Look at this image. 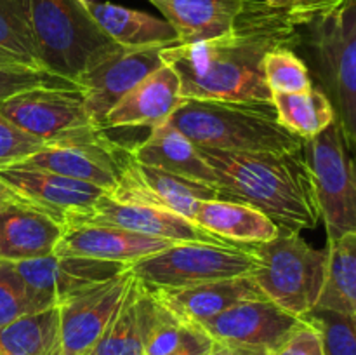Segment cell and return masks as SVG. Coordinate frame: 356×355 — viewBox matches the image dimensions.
<instances>
[{"instance_id": "1", "label": "cell", "mask_w": 356, "mask_h": 355, "mask_svg": "<svg viewBox=\"0 0 356 355\" xmlns=\"http://www.w3.org/2000/svg\"><path fill=\"white\" fill-rule=\"evenodd\" d=\"M323 10L282 9L264 0H245L226 33L163 47L162 61L179 77L184 100L271 103L264 58L275 49L301 45L302 26Z\"/></svg>"}, {"instance_id": "2", "label": "cell", "mask_w": 356, "mask_h": 355, "mask_svg": "<svg viewBox=\"0 0 356 355\" xmlns=\"http://www.w3.org/2000/svg\"><path fill=\"white\" fill-rule=\"evenodd\" d=\"M200 150L226 200L252 205L284 233H301L322 221L315 183L302 150L294 153Z\"/></svg>"}, {"instance_id": "3", "label": "cell", "mask_w": 356, "mask_h": 355, "mask_svg": "<svg viewBox=\"0 0 356 355\" xmlns=\"http://www.w3.org/2000/svg\"><path fill=\"white\" fill-rule=\"evenodd\" d=\"M167 122L200 148L243 153L302 150V139L278 124L273 103L183 100Z\"/></svg>"}, {"instance_id": "4", "label": "cell", "mask_w": 356, "mask_h": 355, "mask_svg": "<svg viewBox=\"0 0 356 355\" xmlns=\"http://www.w3.org/2000/svg\"><path fill=\"white\" fill-rule=\"evenodd\" d=\"M28 13L40 66L75 84L124 49L99 26L87 0H28Z\"/></svg>"}, {"instance_id": "5", "label": "cell", "mask_w": 356, "mask_h": 355, "mask_svg": "<svg viewBox=\"0 0 356 355\" xmlns=\"http://www.w3.org/2000/svg\"><path fill=\"white\" fill-rule=\"evenodd\" d=\"M318 77V87L336 111V122L356 153V0H337L301 30Z\"/></svg>"}, {"instance_id": "6", "label": "cell", "mask_w": 356, "mask_h": 355, "mask_svg": "<svg viewBox=\"0 0 356 355\" xmlns=\"http://www.w3.org/2000/svg\"><path fill=\"white\" fill-rule=\"evenodd\" d=\"M247 249L256 260L250 275L264 298L299 319L315 310L325 281L327 249H315L299 233L284 232Z\"/></svg>"}, {"instance_id": "7", "label": "cell", "mask_w": 356, "mask_h": 355, "mask_svg": "<svg viewBox=\"0 0 356 355\" xmlns=\"http://www.w3.org/2000/svg\"><path fill=\"white\" fill-rule=\"evenodd\" d=\"M131 271L149 291L181 289L252 274L256 260L247 246L176 242L131 263Z\"/></svg>"}, {"instance_id": "8", "label": "cell", "mask_w": 356, "mask_h": 355, "mask_svg": "<svg viewBox=\"0 0 356 355\" xmlns=\"http://www.w3.org/2000/svg\"><path fill=\"white\" fill-rule=\"evenodd\" d=\"M302 153L312 171L327 239L356 235V153L346 145L337 122L302 141Z\"/></svg>"}, {"instance_id": "9", "label": "cell", "mask_w": 356, "mask_h": 355, "mask_svg": "<svg viewBox=\"0 0 356 355\" xmlns=\"http://www.w3.org/2000/svg\"><path fill=\"white\" fill-rule=\"evenodd\" d=\"M127 155L129 146L108 138L104 129L90 127L45 143L21 164L96 184L110 194L117 187Z\"/></svg>"}, {"instance_id": "10", "label": "cell", "mask_w": 356, "mask_h": 355, "mask_svg": "<svg viewBox=\"0 0 356 355\" xmlns=\"http://www.w3.org/2000/svg\"><path fill=\"white\" fill-rule=\"evenodd\" d=\"M0 115L44 143L96 127L87 115L80 89L21 90L0 101Z\"/></svg>"}, {"instance_id": "11", "label": "cell", "mask_w": 356, "mask_h": 355, "mask_svg": "<svg viewBox=\"0 0 356 355\" xmlns=\"http://www.w3.org/2000/svg\"><path fill=\"white\" fill-rule=\"evenodd\" d=\"M108 197L127 204L163 209L193 221L195 211L202 200L222 198V195L211 184L186 180L159 167L138 162L129 152L117 187L108 194Z\"/></svg>"}, {"instance_id": "12", "label": "cell", "mask_w": 356, "mask_h": 355, "mask_svg": "<svg viewBox=\"0 0 356 355\" xmlns=\"http://www.w3.org/2000/svg\"><path fill=\"white\" fill-rule=\"evenodd\" d=\"M13 267L26 284L37 310L42 312L51 306H58L82 289L124 274L131 265L49 254L33 260L16 261Z\"/></svg>"}, {"instance_id": "13", "label": "cell", "mask_w": 356, "mask_h": 355, "mask_svg": "<svg viewBox=\"0 0 356 355\" xmlns=\"http://www.w3.org/2000/svg\"><path fill=\"white\" fill-rule=\"evenodd\" d=\"M134 274H124L82 289L58 305L63 355H87L120 306Z\"/></svg>"}, {"instance_id": "14", "label": "cell", "mask_w": 356, "mask_h": 355, "mask_svg": "<svg viewBox=\"0 0 356 355\" xmlns=\"http://www.w3.org/2000/svg\"><path fill=\"white\" fill-rule=\"evenodd\" d=\"M162 49L124 47L94 65L76 80L87 115L96 127L103 129L108 111L163 65Z\"/></svg>"}, {"instance_id": "15", "label": "cell", "mask_w": 356, "mask_h": 355, "mask_svg": "<svg viewBox=\"0 0 356 355\" xmlns=\"http://www.w3.org/2000/svg\"><path fill=\"white\" fill-rule=\"evenodd\" d=\"M75 223L117 226V228L129 230V232L155 237V239L172 240V242L232 244L205 232L204 228L179 214L149 207V205L118 202L108 195L101 197L89 209L68 212L65 216V226L75 225Z\"/></svg>"}, {"instance_id": "16", "label": "cell", "mask_w": 356, "mask_h": 355, "mask_svg": "<svg viewBox=\"0 0 356 355\" xmlns=\"http://www.w3.org/2000/svg\"><path fill=\"white\" fill-rule=\"evenodd\" d=\"M301 324L302 319L264 298L236 303L200 326L214 341L259 348L275 355Z\"/></svg>"}, {"instance_id": "17", "label": "cell", "mask_w": 356, "mask_h": 355, "mask_svg": "<svg viewBox=\"0 0 356 355\" xmlns=\"http://www.w3.org/2000/svg\"><path fill=\"white\" fill-rule=\"evenodd\" d=\"M0 187L49 212L65 225L68 212L83 211L108 195L96 184L16 162L0 167Z\"/></svg>"}, {"instance_id": "18", "label": "cell", "mask_w": 356, "mask_h": 355, "mask_svg": "<svg viewBox=\"0 0 356 355\" xmlns=\"http://www.w3.org/2000/svg\"><path fill=\"white\" fill-rule=\"evenodd\" d=\"M63 233L61 221L0 187V261L49 256Z\"/></svg>"}, {"instance_id": "19", "label": "cell", "mask_w": 356, "mask_h": 355, "mask_svg": "<svg viewBox=\"0 0 356 355\" xmlns=\"http://www.w3.org/2000/svg\"><path fill=\"white\" fill-rule=\"evenodd\" d=\"M172 244L176 242L146 237L141 233L117 228V226L75 223V225L65 226V233L52 254L92 258V260L131 265L141 258L159 253Z\"/></svg>"}, {"instance_id": "20", "label": "cell", "mask_w": 356, "mask_h": 355, "mask_svg": "<svg viewBox=\"0 0 356 355\" xmlns=\"http://www.w3.org/2000/svg\"><path fill=\"white\" fill-rule=\"evenodd\" d=\"M184 97L181 96V82L169 65L163 63L159 70L139 82L125 94L103 122V129L118 127H155L172 117Z\"/></svg>"}, {"instance_id": "21", "label": "cell", "mask_w": 356, "mask_h": 355, "mask_svg": "<svg viewBox=\"0 0 356 355\" xmlns=\"http://www.w3.org/2000/svg\"><path fill=\"white\" fill-rule=\"evenodd\" d=\"M152 292L174 315L190 324L205 322L240 301L264 299V294L250 274L205 282L191 287L159 289Z\"/></svg>"}, {"instance_id": "22", "label": "cell", "mask_w": 356, "mask_h": 355, "mask_svg": "<svg viewBox=\"0 0 356 355\" xmlns=\"http://www.w3.org/2000/svg\"><path fill=\"white\" fill-rule=\"evenodd\" d=\"M129 152L132 159L146 166L218 188L216 173L205 160L200 146L191 143L169 122L149 129L148 138L129 146Z\"/></svg>"}, {"instance_id": "23", "label": "cell", "mask_w": 356, "mask_h": 355, "mask_svg": "<svg viewBox=\"0 0 356 355\" xmlns=\"http://www.w3.org/2000/svg\"><path fill=\"white\" fill-rule=\"evenodd\" d=\"M193 223L226 242L240 246L270 242L280 235V228L266 214L252 205L226 198L202 200Z\"/></svg>"}, {"instance_id": "24", "label": "cell", "mask_w": 356, "mask_h": 355, "mask_svg": "<svg viewBox=\"0 0 356 355\" xmlns=\"http://www.w3.org/2000/svg\"><path fill=\"white\" fill-rule=\"evenodd\" d=\"M176 28L179 44L219 37L233 26L245 0H148Z\"/></svg>"}, {"instance_id": "25", "label": "cell", "mask_w": 356, "mask_h": 355, "mask_svg": "<svg viewBox=\"0 0 356 355\" xmlns=\"http://www.w3.org/2000/svg\"><path fill=\"white\" fill-rule=\"evenodd\" d=\"M87 6L108 37L122 47H170L179 44V35L169 21L111 2L87 0Z\"/></svg>"}, {"instance_id": "26", "label": "cell", "mask_w": 356, "mask_h": 355, "mask_svg": "<svg viewBox=\"0 0 356 355\" xmlns=\"http://www.w3.org/2000/svg\"><path fill=\"white\" fill-rule=\"evenodd\" d=\"M152 292L132 277L103 336L87 355H145V324Z\"/></svg>"}, {"instance_id": "27", "label": "cell", "mask_w": 356, "mask_h": 355, "mask_svg": "<svg viewBox=\"0 0 356 355\" xmlns=\"http://www.w3.org/2000/svg\"><path fill=\"white\" fill-rule=\"evenodd\" d=\"M325 281L315 308L356 317V235L327 242Z\"/></svg>"}, {"instance_id": "28", "label": "cell", "mask_w": 356, "mask_h": 355, "mask_svg": "<svg viewBox=\"0 0 356 355\" xmlns=\"http://www.w3.org/2000/svg\"><path fill=\"white\" fill-rule=\"evenodd\" d=\"M0 355H63L58 306L0 327Z\"/></svg>"}, {"instance_id": "29", "label": "cell", "mask_w": 356, "mask_h": 355, "mask_svg": "<svg viewBox=\"0 0 356 355\" xmlns=\"http://www.w3.org/2000/svg\"><path fill=\"white\" fill-rule=\"evenodd\" d=\"M271 103L278 124L302 141L315 138L336 122L332 103L318 86L305 93H273Z\"/></svg>"}, {"instance_id": "30", "label": "cell", "mask_w": 356, "mask_h": 355, "mask_svg": "<svg viewBox=\"0 0 356 355\" xmlns=\"http://www.w3.org/2000/svg\"><path fill=\"white\" fill-rule=\"evenodd\" d=\"M191 326L174 315L152 292L145 324V355H169L179 350Z\"/></svg>"}, {"instance_id": "31", "label": "cell", "mask_w": 356, "mask_h": 355, "mask_svg": "<svg viewBox=\"0 0 356 355\" xmlns=\"http://www.w3.org/2000/svg\"><path fill=\"white\" fill-rule=\"evenodd\" d=\"M0 47L44 70L31 35L28 0H0Z\"/></svg>"}, {"instance_id": "32", "label": "cell", "mask_w": 356, "mask_h": 355, "mask_svg": "<svg viewBox=\"0 0 356 355\" xmlns=\"http://www.w3.org/2000/svg\"><path fill=\"white\" fill-rule=\"evenodd\" d=\"M264 79L273 93H305L313 84L308 65L292 47H280L268 52L264 58Z\"/></svg>"}, {"instance_id": "33", "label": "cell", "mask_w": 356, "mask_h": 355, "mask_svg": "<svg viewBox=\"0 0 356 355\" xmlns=\"http://www.w3.org/2000/svg\"><path fill=\"white\" fill-rule=\"evenodd\" d=\"M305 319L320 331L323 355H356V317L315 308Z\"/></svg>"}, {"instance_id": "34", "label": "cell", "mask_w": 356, "mask_h": 355, "mask_svg": "<svg viewBox=\"0 0 356 355\" xmlns=\"http://www.w3.org/2000/svg\"><path fill=\"white\" fill-rule=\"evenodd\" d=\"M35 312V301L13 263L0 261V327Z\"/></svg>"}, {"instance_id": "35", "label": "cell", "mask_w": 356, "mask_h": 355, "mask_svg": "<svg viewBox=\"0 0 356 355\" xmlns=\"http://www.w3.org/2000/svg\"><path fill=\"white\" fill-rule=\"evenodd\" d=\"M35 87H51V89H79L75 82L66 80L54 73L42 70H7L0 68V101L21 90Z\"/></svg>"}, {"instance_id": "36", "label": "cell", "mask_w": 356, "mask_h": 355, "mask_svg": "<svg viewBox=\"0 0 356 355\" xmlns=\"http://www.w3.org/2000/svg\"><path fill=\"white\" fill-rule=\"evenodd\" d=\"M44 145L42 139L21 131L0 115V167L21 162Z\"/></svg>"}, {"instance_id": "37", "label": "cell", "mask_w": 356, "mask_h": 355, "mask_svg": "<svg viewBox=\"0 0 356 355\" xmlns=\"http://www.w3.org/2000/svg\"><path fill=\"white\" fill-rule=\"evenodd\" d=\"M275 355H323V343L315 324L302 317V324Z\"/></svg>"}, {"instance_id": "38", "label": "cell", "mask_w": 356, "mask_h": 355, "mask_svg": "<svg viewBox=\"0 0 356 355\" xmlns=\"http://www.w3.org/2000/svg\"><path fill=\"white\" fill-rule=\"evenodd\" d=\"M209 355H273V354L266 350H259V348H250V347H242V345L214 341Z\"/></svg>"}, {"instance_id": "39", "label": "cell", "mask_w": 356, "mask_h": 355, "mask_svg": "<svg viewBox=\"0 0 356 355\" xmlns=\"http://www.w3.org/2000/svg\"><path fill=\"white\" fill-rule=\"evenodd\" d=\"M264 2L282 9H327L337 0H264Z\"/></svg>"}, {"instance_id": "40", "label": "cell", "mask_w": 356, "mask_h": 355, "mask_svg": "<svg viewBox=\"0 0 356 355\" xmlns=\"http://www.w3.org/2000/svg\"><path fill=\"white\" fill-rule=\"evenodd\" d=\"M0 68L7 70H40L33 65V63L26 61V59L19 58V56L13 54V52L6 51L0 47ZM44 72V70H42Z\"/></svg>"}, {"instance_id": "41", "label": "cell", "mask_w": 356, "mask_h": 355, "mask_svg": "<svg viewBox=\"0 0 356 355\" xmlns=\"http://www.w3.org/2000/svg\"><path fill=\"white\" fill-rule=\"evenodd\" d=\"M211 352V350H209ZM209 352H197V350H176L169 355H209Z\"/></svg>"}]
</instances>
